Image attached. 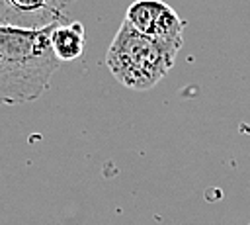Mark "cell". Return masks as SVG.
<instances>
[{
    "label": "cell",
    "mask_w": 250,
    "mask_h": 225,
    "mask_svg": "<svg viewBox=\"0 0 250 225\" xmlns=\"http://www.w3.org/2000/svg\"><path fill=\"white\" fill-rule=\"evenodd\" d=\"M55 23H0V106L25 104L47 92L61 63L51 47Z\"/></svg>",
    "instance_id": "cell-1"
},
{
    "label": "cell",
    "mask_w": 250,
    "mask_h": 225,
    "mask_svg": "<svg viewBox=\"0 0 250 225\" xmlns=\"http://www.w3.org/2000/svg\"><path fill=\"white\" fill-rule=\"evenodd\" d=\"M180 49V45L139 33L123 20L105 53V65L119 84L143 92L150 90L166 76Z\"/></svg>",
    "instance_id": "cell-2"
},
{
    "label": "cell",
    "mask_w": 250,
    "mask_h": 225,
    "mask_svg": "<svg viewBox=\"0 0 250 225\" xmlns=\"http://www.w3.org/2000/svg\"><path fill=\"white\" fill-rule=\"evenodd\" d=\"M125 22L139 33L156 41L174 43L180 47L184 45L186 22L162 0H135L125 12Z\"/></svg>",
    "instance_id": "cell-3"
},
{
    "label": "cell",
    "mask_w": 250,
    "mask_h": 225,
    "mask_svg": "<svg viewBox=\"0 0 250 225\" xmlns=\"http://www.w3.org/2000/svg\"><path fill=\"white\" fill-rule=\"evenodd\" d=\"M86 31L82 22H57L51 31V47L59 61H76L84 53Z\"/></svg>",
    "instance_id": "cell-4"
},
{
    "label": "cell",
    "mask_w": 250,
    "mask_h": 225,
    "mask_svg": "<svg viewBox=\"0 0 250 225\" xmlns=\"http://www.w3.org/2000/svg\"><path fill=\"white\" fill-rule=\"evenodd\" d=\"M8 8L16 10L18 14H41L45 10H51V0H2Z\"/></svg>",
    "instance_id": "cell-5"
},
{
    "label": "cell",
    "mask_w": 250,
    "mask_h": 225,
    "mask_svg": "<svg viewBox=\"0 0 250 225\" xmlns=\"http://www.w3.org/2000/svg\"><path fill=\"white\" fill-rule=\"evenodd\" d=\"M248 225H250V221H248Z\"/></svg>",
    "instance_id": "cell-6"
}]
</instances>
